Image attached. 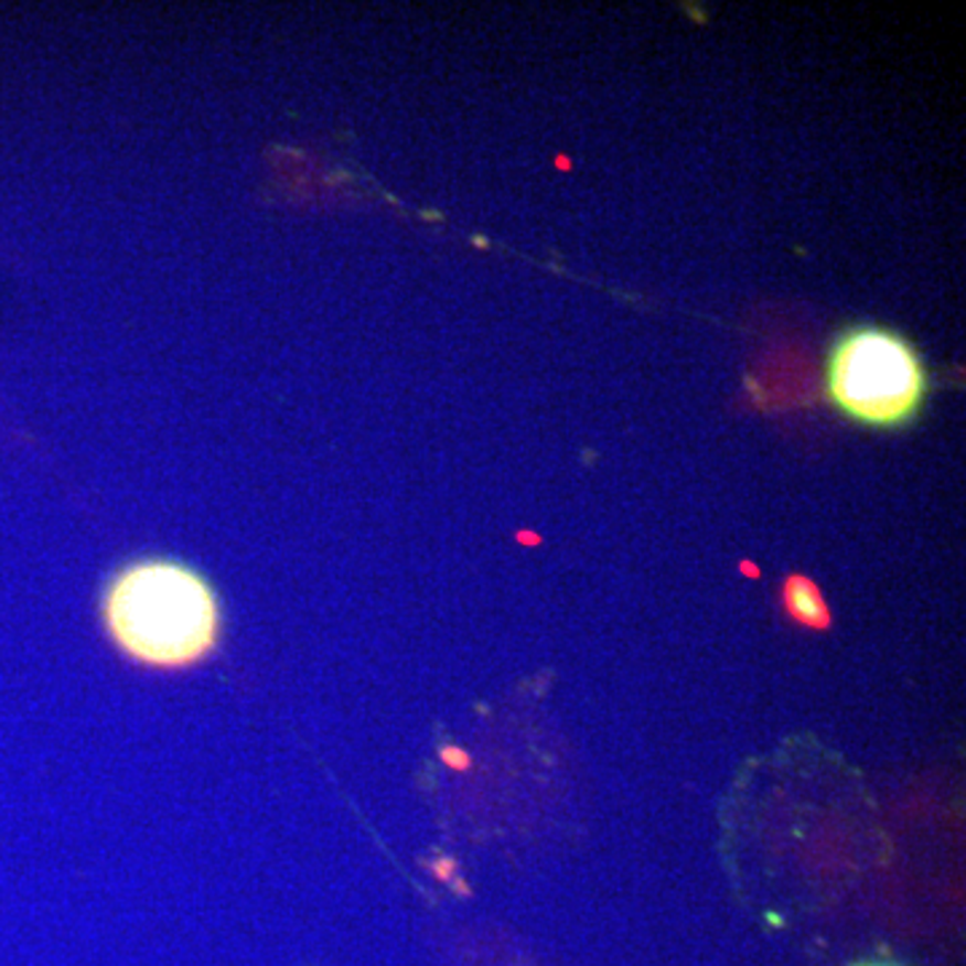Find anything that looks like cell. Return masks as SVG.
<instances>
[{
    "mask_svg": "<svg viewBox=\"0 0 966 966\" xmlns=\"http://www.w3.org/2000/svg\"><path fill=\"white\" fill-rule=\"evenodd\" d=\"M110 634L142 664L175 668L204 658L218 636V604L196 572L172 561L129 567L105 597Z\"/></svg>",
    "mask_w": 966,
    "mask_h": 966,
    "instance_id": "6da1fadb",
    "label": "cell"
},
{
    "mask_svg": "<svg viewBox=\"0 0 966 966\" xmlns=\"http://www.w3.org/2000/svg\"><path fill=\"white\" fill-rule=\"evenodd\" d=\"M829 406L867 430H902L924 411L932 376L905 333L862 322L833 339L825 365Z\"/></svg>",
    "mask_w": 966,
    "mask_h": 966,
    "instance_id": "7a4b0ae2",
    "label": "cell"
},
{
    "mask_svg": "<svg viewBox=\"0 0 966 966\" xmlns=\"http://www.w3.org/2000/svg\"><path fill=\"white\" fill-rule=\"evenodd\" d=\"M782 602L786 615H790L795 623L808 625V629L825 631L829 629V623H833V615H829V607L825 602V597H822L819 586H816L811 578H805V575L792 572L790 578L784 580Z\"/></svg>",
    "mask_w": 966,
    "mask_h": 966,
    "instance_id": "3957f363",
    "label": "cell"
},
{
    "mask_svg": "<svg viewBox=\"0 0 966 966\" xmlns=\"http://www.w3.org/2000/svg\"><path fill=\"white\" fill-rule=\"evenodd\" d=\"M443 760L451 768H460V771H464V768H468V754H464L462 749H454V747L443 749Z\"/></svg>",
    "mask_w": 966,
    "mask_h": 966,
    "instance_id": "277c9868",
    "label": "cell"
}]
</instances>
